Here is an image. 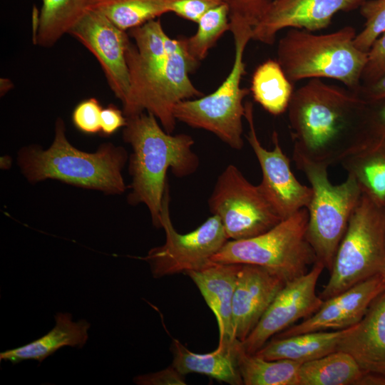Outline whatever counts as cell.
<instances>
[{"mask_svg": "<svg viewBox=\"0 0 385 385\" xmlns=\"http://www.w3.org/2000/svg\"><path fill=\"white\" fill-rule=\"evenodd\" d=\"M366 108L358 92L309 79L287 108L293 152L327 166L341 163L366 135Z\"/></svg>", "mask_w": 385, "mask_h": 385, "instance_id": "cell-1", "label": "cell"}, {"mask_svg": "<svg viewBox=\"0 0 385 385\" xmlns=\"http://www.w3.org/2000/svg\"><path fill=\"white\" fill-rule=\"evenodd\" d=\"M123 138L133 150L129 158L132 183L128 202L145 204L153 225L160 228L167 171L185 178L198 169L200 160L192 150L194 139L185 133H167L155 115L147 112L127 118Z\"/></svg>", "mask_w": 385, "mask_h": 385, "instance_id": "cell-2", "label": "cell"}, {"mask_svg": "<svg viewBox=\"0 0 385 385\" xmlns=\"http://www.w3.org/2000/svg\"><path fill=\"white\" fill-rule=\"evenodd\" d=\"M128 158L125 148L111 143H103L93 153L78 150L69 143L64 122L58 118L50 147L46 150L38 145L24 147L19 152L17 161L30 183L54 179L115 195L127 188L122 170Z\"/></svg>", "mask_w": 385, "mask_h": 385, "instance_id": "cell-3", "label": "cell"}, {"mask_svg": "<svg viewBox=\"0 0 385 385\" xmlns=\"http://www.w3.org/2000/svg\"><path fill=\"white\" fill-rule=\"evenodd\" d=\"M176 45L158 57L140 56L130 41L126 51L130 86L122 103L126 118L144 113L155 115L163 129L173 133L176 127L173 110L179 102L205 95L190 78L199 64Z\"/></svg>", "mask_w": 385, "mask_h": 385, "instance_id": "cell-4", "label": "cell"}, {"mask_svg": "<svg viewBox=\"0 0 385 385\" xmlns=\"http://www.w3.org/2000/svg\"><path fill=\"white\" fill-rule=\"evenodd\" d=\"M356 36L351 26L327 34L290 29L279 41L277 61L292 83L331 78L359 93L368 53L356 47Z\"/></svg>", "mask_w": 385, "mask_h": 385, "instance_id": "cell-5", "label": "cell"}, {"mask_svg": "<svg viewBox=\"0 0 385 385\" xmlns=\"http://www.w3.org/2000/svg\"><path fill=\"white\" fill-rule=\"evenodd\" d=\"M235 45L231 70L222 83L208 95L187 99L175 105L173 114L177 121L211 132L235 150L242 148L244 98L250 92L241 86L246 73L244 53L252 39V27L240 21L230 22Z\"/></svg>", "mask_w": 385, "mask_h": 385, "instance_id": "cell-6", "label": "cell"}, {"mask_svg": "<svg viewBox=\"0 0 385 385\" xmlns=\"http://www.w3.org/2000/svg\"><path fill=\"white\" fill-rule=\"evenodd\" d=\"M362 192L319 297L326 300L385 272V208Z\"/></svg>", "mask_w": 385, "mask_h": 385, "instance_id": "cell-7", "label": "cell"}, {"mask_svg": "<svg viewBox=\"0 0 385 385\" xmlns=\"http://www.w3.org/2000/svg\"><path fill=\"white\" fill-rule=\"evenodd\" d=\"M293 160L304 173L312 190V200L307 208L309 215L307 238L314 250L317 262L330 271L362 190L351 175H348L344 183L333 185L328 178L327 165L295 152Z\"/></svg>", "mask_w": 385, "mask_h": 385, "instance_id": "cell-8", "label": "cell"}, {"mask_svg": "<svg viewBox=\"0 0 385 385\" xmlns=\"http://www.w3.org/2000/svg\"><path fill=\"white\" fill-rule=\"evenodd\" d=\"M308 218V210L303 208L262 234L245 240H229L211 261L257 265L286 282L294 279L317 262L307 238Z\"/></svg>", "mask_w": 385, "mask_h": 385, "instance_id": "cell-9", "label": "cell"}, {"mask_svg": "<svg viewBox=\"0 0 385 385\" xmlns=\"http://www.w3.org/2000/svg\"><path fill=\"white\" fill-rule=\"evenodd\" d=\"M210 212L217 216L229 240L251 238L282 220L261 193L234 165L218 176L208 199Z\"/></svg>", "mask_w": 385, "mask_h": 385, "instance_id": "cell-10", "label": "cell"}, {"mask_svg": "<svg viewBox=\"0 0 385 385\" xmlns=\"http://www.w3.org/2000/svg\"><path fill=\"white\" fill-rule=\"evenodd\" d=\"M169 192L168 183L160 213L165 242L150 250L144 257L156 278L185 274L204 267L229 240L220 218L213 215L193 231L186 234L178 232L170 216Z\"/></svg>", "mask_w": 385, "mask_h": 385, "instance_id": "cell-11", "label": "cell"}, {"mask_svg": "<svg viewBox=\"0 0 385 385\" xmlns=\"http://www.w3.org/2000/svg\"><path fill=\"white\" fill-rule=\"evenodd\" d=\"M245 118L249 126L246 138L262 170L258 188L274 212L284 220L303 208H307L312 197L311 187L302 185L293 174L289 159L284 153L276 131L272 133L274 148H265L260 142L255 126L253 104L245 103Z\"/></svg>", "mask_w": 385, "mask_h": 385, "instance_id": "cell-12", "label": "cell"}, {"mask_svg": "<svg viewBox=\"0 0 385 385\" xmlns=\"http://www.w3.org/2000/svg\"><path fill=\"white\" fill-rule=\"evenodd\" d=\"M325 269L317 262L304 274L285 283L256 327L241 342L243 349L255 354L272 337L312 316L324 300L316 292L319 277Z\"/></svg>", "mask_w": 385, "mask_h": 385, "instance_id": "cell-13", "label": "cell"}, {"mask_svg": "<svg viewBox=\"0 0 385 385\" xmlns=\"http://www.w3.org/2000/svg\"><path fill=\"white\" fill-rule=\"evenodd\" d=\"M69 34L95 56L111 90L123 103L130 86L125 56L130 43L128 33L117 27L101 12L91 9Z\"/></svg>", "mask_w": 385, "mask_h": 385, "instance_id": "cell-14", "label": "cell"}, {"mask_svg": "<svg viewBox=\"0 0 385 385\" xmlns=\"http://www.w3.org/2000/svg\"><path fill=\"white\" fill-rule=\"evenodd\" d=\"M366 0H272L252 28V40L274 43L281 30L290 28L315 32L327 28L335 14L359 8Z\"/></svg>", "mask_w": 385, "mask_h": 385, "instance_id": "cell-15", "label": "cell"}, {"mask_svg": "<svg viewBox=\"0 0 385 385\" xmlns=\"http://www.w3.org/2000/svg\"><path fill=\"white\" fill-rule=\"evenodd\" d=\"M385 289L381 274L370 277L324 300L319 309L302 322L275 335L284 337L302 333L348 329L359 323L375 298Z\"/></svg>", "mask_w": 385, "mask_h": 385, "instance_id": "cell-16", "label": "cell"}, {"mask_svg": "<svg viewBox=\"0 0 385 385\" xmlns=\"http://www.w3.org/2000/svg\"><path fill=\"white\" fill-rule=\"evenodd\" d=\"M286 282L267 268L241 264L232 299L237 340L242 342L248 337Z\"/></svg>", "mask_w": 385, "mask_h": 385, "instance_id": "cell-17", "label": "cell"}, {"mask_svg": "<svg viewBox=\"0 0 385 385\" xmlns=\"http://www.w3.org/2000/svg\"><path fill=\"white\" fill-rule=\"evenodd\" d=\"M241 264L210 262L185 273L213 312L219 329V346L232 347L238 341L232 327V299Z\"/></svg>", "mask_w": 385, "mask_h": 385, "instance_id": "cell-18", "label": "cell"}, {"mask_svg": "<svg viewBox=\"0 0 385 385\" xmlns=\"http://www.w3.org/2000/svg\"><path fill=\"white\" fill-rule=\"evenodd\" d=\"M337 351L350 354L364 374L385 375V289L361 320L346 329Z\"/></svg>", "mask_w": 385, "mask_h": 385, "instance_id": "cell-19", "label": "cell"}, {"mask_svg": "<svg viewBox=\"0 0 385 385\" xmlns=\"http://www.w3.org/2000/svg\"><path fill=\"white\" fill-rule=\"evenodd\" d=\"M54 327L43 337L24 346L0 354V359L13 364L24 360L43 361L63 346L82 348L88 338L91 324L86 319L73 322L70 313H58Z\"/></svg>", "mask_w": 385, "mask_h": 385, "instance_id": "cell-20", "label": "cell"}, {"mask_svg": "<svg viewBox=\"0 0 385 385\" xmlns=\"http://www.w3.org/2000/svg\"><path fill=\"white\" fill-rule=\"evenodd\" d=\"M238 342L232 347L217 346L212 352L198 354L190 351L178 340L173 339L172 365L185 376L197 373L230 385H242L237 358Z\"/></svg>", "mask_w": 385, "mask_h": 385, "instance_id": "cell-21", "label": "cell"}, {"mask_svg": "<svg viewBox=\"0 0 385 385\" xmlns=\"http://www.w3.org/2000/svg\"><path fill=\"white\" fill-rule=\"evenodd\" d=\"M347 329L317 331L270 339L254 354L268 359H287L302 364L337 351Z\"/></svg>", "mask_w": 385, "mask_h": 385, "instance_id": "cell-22", "label": "cell"}, {"mask_svg": "<svg viewBox=\"0 0 385 385\" xmlns=\"http://www.w3.org/2000/svg\"><path fill=\"white\" fill-rule=\"evenodd\" d=\"M384 137L367 135L361 144L341 163L348 175L356 180L363 192L374 200L385 201V153Z\"/></svg>", "mask_w": 385, "mask_h": 385, "instance_id": "cell-23", "label": "cell"}, {"mask_svg": "<svg viewBox=\"0 0 385 385\" xmlns=\"http://www.w3.org/2000/svg\"><path fill=\"white\" fill-rule=\"evenodd\" d=\"M95 0H42L35 44L50 48L75 27Z\"/></svg>", "mask_w": 385, "mask_h": 385, "instance_id": "cell-24", "label": "cell"}, {"mask_svg": "<svg viewBox=\"0 0 385 385\" xmlns=\"http://www.w3.org/2000/svg\"><path fill=\"white\" fill-rule=\"evenodd\" d=\"M364 375L350 354L335 351L302 364L298 385H359Z\"/></svg>", "mask_w": 385, "mask_h": 385, "instance_id": "cell-25", "label": "cell"}, {"mask_svg": "<svg viewBox=\"0 0 385 385\" xmlns=\"http://www.w3.org/2000/svg\"><path fill=\"white\" fill-rule=\"evenodd\" d=\"M250 91L267 112L279 115L287 111L294 93L292 82L276 60L268 59L255 70Z\"/></svg>", "mask_w": 385, "mask_h": 385, "instance_id": "cell-26", "label": "cell"}, {"mask_svg": "<svg viewBox=\"0 0 385 385\" xmlns=\"http://www.w3.org/2000/svg\"><path fill=\"white\" fill-rule=\"evenodd\" d=\"M237 358L245 385H298L300 362L259 357L246 352L240 342L237 345Z\"/></svg>", "mask_w": 385, "mask_h": 385, "instance_id": "cell-27", "label": "cell"}, {"mask_svg": "<svg viewBox=\"0 0 385 385\" xmlns=\"http://www.w3.org/2000/svg\"><path fill=\"white\" fill-rule=\"evenodd\" d=\"M170 0H95L91 9L128 31L170 12Z\"/></svg>", "mask_w": 385, "mask_h": 385, "instance_id": "cell-28", "label": "cell"}, {"mask_svg": "<svg viewBox=\"0 0 385 385\" xmlns=\"http://www.w3.org/2000/svg\"><path fill=\"white\" fill-rule=\"evenodd\" d=\"M196 32L190 36H178V39L187 56L199 64L209 51L227 31H230V11L223 3L206 12L197 23Z\"/></svg>", "mask_w": 385, "mask_h": 385, "instance_id": "cell-29", "label": "cell"}, {"mask_svg": "<svg viewBox=\"0 0 385 385\" xmlns=\"http://www.w3.org/2000/svg\"><path fill=\"white\" fill-rule=\"evenodd\" d=\"M359 9L365 24L362 31L356 34L354 45L367 53L374 42L385 31V0H366Z\"/></svg>", "mask_w": 385, "mask_h": 385, "instance_id": "cell-30", "label": "cell"}, {"mask_svg": "<svg viewBox=\"0 0 385 385\" xmlns=\"http://www.w3.org/2000/svg\"><path fill=\"white\" fill-rule=\"evenodd\" d=\"M102 106L96 98L81 101L73 109L72 121L81 132L93 135L101 133Z\"/></svg>", "mask_w": 385, "mask_h": 385, "instance_id": "cell-31", "label": "cell"}, {"mask_svg": "<svg viewBox=\"0 0 385 385\" xmlns=\"http://www.w3.org/2000/svg\"><path fill=\"white\" fill-rule=\"evenodd\" d=\"M272 0H225L230 21H242L252 28L262 16Z\"/></svg>", "mask_w": 385, "mask_h": 385, "instance_id": "cell-32", "label": "cell"}, {"mask_svg": "<svg viewBox=\"0 0 385 385\" xmlns=\"http://www.w3.org/2000/svg\"><path fill=\"white\" fill-rule=\"evenodd\" d=\"M367 53V61L361 79V86L374 83L385 73V31L374 42Z\"/></svg>", "mask_w": 385, "mask_h": 385, "instance_id": "cell-33", "label": "cell"}, {"mask_svg": "<svg viewBox=\"0 0 385 385\" xmlns=\"http://www.w3.org/2000/svg\"><path fill=\"white\" fill-rule=\"evenodd\" d=\"M223 3L225 0H170V12L197 24L206 12Z\"/></svg>", "mask_w": 385, "mask_h": 385, "instance_id": "cell-34", "label": "cell"}, {"mask_svg": "<svg viewBox=\"0 0 385 385\" xmlns=\"http://www.w3.org/2000/svg\"><path fill=\"white\" fill-rule=\"evenodd\" d=\"M134 383L140 385H185V375L180 373L172 364L154 373L135 376Z\"/></svg>", "mask_w": 385, "mask_h": 385, "instance_id": "cell-35", "label": "cell"}, {"mask_svg": "<svg viewBox=\"0 0 385 385\" xmlns=\"http://www.w3.org/2000/svg\"><path fill=\"white\" fill-rule=\"evenodd\" d=\"M127 123V118L123 111L113 104H109L102 109L101 114V133L105 136L115 133Z\"/></svg>", "mask_w": 385, "mask_h": 385, "instance_id": "cell-36", "label": "cell"}, {"mask_svg": "<svg viewBox=\"0 0 385 385\" xmlns=\"http://www.w3.org/2000/svg\"><path fill=\"white\" fill-rule=\"evenodd\" d=\"M359 94L366 103H372L385 98V73L374 83L361 86Z\"/></svg>", "mask_w": 385, "mask_h": 385, "instance_id": "cell-37", "label": "cell"}, {"mask_svg": "<svg viewBox=\"0 0 385 385\" xmlns=\"http://www.w3.org/2000/svg\"><path fill=\"white\" fill-rule=\"evenodd\" d=\"M372 103L379 104L371 118L374 120L376 135H385V98Z\"/></svg>", "mask_w": 385, "mask_h": 385, "instance_id": "cell-38", "label": "cell"}, {"mask_svg": "<svg viewBox=\"0 0 385 385\" xmlns=\"http://www.w3.org/2000/svg\"><path fill=\"white\" fill-rule=\"evenodd\" d=\"M381 276H382L384 283V286H385V272L381 274Z\"/></svg>", "mask_w": 385, "mask_h": 385, "instance_id": "cell-39", "label": "cell"}]
</instances>
